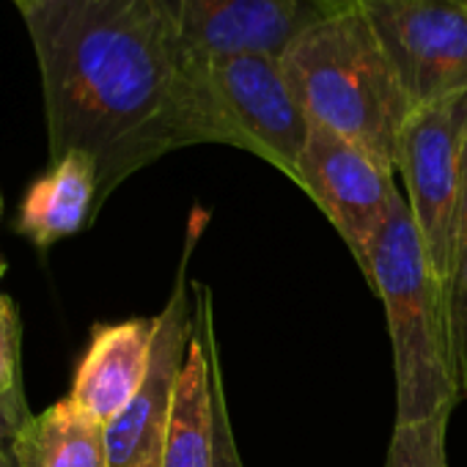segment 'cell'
Masks as SVG:
<instances>
[{"label":"cell","instance_id":"1","mask_svg":"<svg viewBox=\"0 0 467 467\" xmlns=\"http://www.w3.org/2000/svg\"><path fill=\"white\" fill-rule=\"evenodd\" d=\"M42 78L50 162L94 160L97 214L160 157L198 146L195 56L157 0H12Z\"/></svg>","mask_w":467,"mask_h":467},{"label":"cell","instance_id":"4","mask_svg":"<svg viewBox=\"0 0 467 467\" xmlns=\"http://www.w3.org/2000/svg\"><path fill=\"white\" fill-rule=\"evenodd\" d=\"M192 83L203 143L251 151L297 182L311 119L289 83L281 56H195Z\"/></svg>","mask_w":467,"mask_h":467},{"label":"cell","instance_id":"19","mask_svg":"<svg viewBox=\"0 0 467 467\" xmlns=\"http://www.w3.org/2000/svg\"><path fill=\"white\" fill-rule=\"evenodd\" d=\"M0 467H15L12 453H9V448H4V445H0Z\"/></svg>","mask_w":467,"mask_h":467},{"label":"cell","instance_id":"8","mask_svg":"<svg viewBox=\"0 0 467 467\" xmlns=\"http://www.w3.org/2000/svg\"><path fill=\"white\" fill-rule=\"evenodd\" d=\"M393 176L396 168L385 165L366 149L311 124L295 184H300L327 214L355 262L363 267L368 243L401 198Z\"/></svg>","mask_w":467,"mask_h":467},{"label":"cell","instance_id":"17","mask_svg":"<svg viewBox=\"0 0 467 467\" xmlns=\"http://www.w3.org/2000/svg\"><path fill=\"white\" fill-rule=\"evenodd\" d=\"M212 467H245L237 451V440H234L231 418H228L220 355L214 358V464Z\"/></svg>","mask_w":467,"mask_h":467},{"label":"cell","instance_id":"13","mask_svg":"<svg viewBox=\"0 0 467 467\" xmlns=\"http://www.w3.org/2000/svg\"><path fill=\"white\" fill-rule=\"evenodd\" d=\"M15 467H110L105 423L69 396L28 415L9 442Z\"/></svg>","mask_w":467,"mask_h":467},{"label":"cell","instance_id":"16","mask_svg":"<svg viewBox=\"0 0 467 467\" xmlns=\"http://www.w3.org/2000/svg\"><path fill=\"white\" fill-rule=\"evenodd\" d=\"M451 410H440L431 418L415 423H396L388 445L385 467H448L445 431Z\"/></svg>","mask_w":467,"mask_h":467},{"label":"cell","instance_id":"12","mask_svg":"<svg viewBox=\"0 0 467 467\" xmlns=\"http://www.w3.org/2000/svg\"><path fill=\"white\" fill-rule=\"evenodd\" d=\"M99 179L91 157L72 151L56 162L28 187L17 231L39 245L50 248L53 243L83 231L97 217Z\"/></svg>","mask_w":467,"mask_h":467},{"label":"cell","instance_id":"10","mask_svg":"<svg viewBox=\"0 0 467 467\" xmlns=\"http://www.w3.org/2000/svg\"><path fill=\"white\" fill-rule=\"evenodd\" d=\"M214 325L212 295L198 286L192 338L171 410L157 467H212L214 464Z\"/></svg>","mask_w":467,"mask_h":467},{"label":"cell","instance_id":"9","mask_svg":"<svg viewBox=\"0 0 467 467\" xmlns=\"http://www.w3.org/2000/svg\"><path fill=\"white\" fill-rule=\"evenodd\" d=\"M192 56H284L319 17L311 0H157Z\"/></svg>","mask_w":467,"mask_h":467},{"label":"cell","instance_id":"20","mask_svg":"<svg viewBox=\"0 0 467 467\" xmlns=\"http://www.w3.org/2000/svg\"><path fill=\"white\" fill-rule=\"evenodd\" d=\"M0 212H4V198H0ZM0 265H4V259H0Z\"/></svg>","mask_w":467,"mask_h":467},{"label":"cell","instance_id":"7","mask_svg":"<svg viewBox=\"0 0 467 467\" xmlns=\"http://www.w3.org/2000/svg\"><path fill=\"white\" fill-rule=\"evenodd\" d=\"M198 234L201 225L198 220H192L190 237L184 243V254L176 270L173 292L165 308L157 314L149 371L132 401L105 426L110 467H157L160 462V451L165 442L171 410L176 401L179 379L192 338V314L187 306V262L192 256Z\"/></svg>","mask_w":467,"mask_h":467},{"label":"cell","instance_id":"11","mask_svg":"<svg viewBox=\"0 0 467 467\" xmlns=\"http://www.w3.org/2000/svg\"><path fill=\"white\" fill-rule=\"evenodd\" d=\"M157 317L97 325L75 371L69 399L99 423H110L138 393L154 347Z\"/></svg>","mask_w":467,"mask_h":467},{"label":"cell","instance_id":"2","mask_svg":"<svg viewBox=\"0 0 467 467\" xmlns=\"http://www.w3.org/2000/svg\"><path fill=\"white\" fill-rule=\"evenodd\" d=\"M281 61L311 124L396 168L412 102L363 9L319 17L284 50Z\"/></svg>","mask_w":467,"mask_h":467},{"label":"cell","instance_id":"18","mask_svg":"<svg viewBox=\"0 0 467 467\" xmlns=\"http://www.w3.org/2000/svg\"><path fill=\"white\" fill-rule=\"evenodd\" d=\"M311 4L322 15H336V12H349V9H366L371 4H379V0H311Z\"/></svg>","mask_w":467,"mask_h":467},{"label":"cell","instance_id":"3","mask_svg":"<svg viewBox=\"0 0 467 467\" xmlns=\"http://www.w3.org/2000/svg\"><path fill=\"white\" fill-rule=\"evenodd\" d=\"M385 306L393 374L396 423H415L453 410L462 396L453 374L445 286L437 278L407 198H399L366 248L363 267Z\"/></svg>","mask_w":467,"mask_h":467},{"label":"cell","instance_id":"15","mask_svg":"<svg viewBox=\"0 0 467 467\" xmlns=\"http://www.w3.org/2000/svg\"><path fill=\"white\" fill-rule=\"evenodd\" d=\"M26 418L28 410L23 401L20 379V314L17 306L0 292V445L6 440L12 442Z\"/></svg>","mask_w":467,"mask_h":467},{"label":"cell","instance_id":"5","mask_svg":"<svg viewBox=\"0 0 467 467\" xmlns=\"http://www.w3.org/2000/svg\"><path fill=\"white\" fill-rule=\"evenodd\" d=\"M467 140V91L415 105L404 121L396 171L420 231L426 256L445 286L453 243V214Z\"/></svg>","mask_w":467,"mask_h":467},{"label":"cell","instance_id":"6","mask_svg":"<svg viewBox=\"0 0 467 467\" xmlns=\"http://www.w3.org/2000/svg\"><path fill=\"white\" fill-rule=\"evenodd\" d=\"M363 12L412 108L467 91V0H379Z\"/></svg>","mask_w":467,"mask_h":467},{"label":"cell","instance_id":"14","mask_svg":"<svg viewBox=\"0 0 467 467\" xmlns=\"http://www.w3.org/2000/svg\"><path fill=\"white\" fill-rule=\"evenodd\" d=\"M445 306H448L453 374H456L459 396L467 399V140H464V151H462L451 265H448V278H445Z\"/></svg>","mask_w":467,"mask_h":467},{"label":"cell","instance_id":"21","mask_svg":"<svg viewBox=\"0 0 467 467\" xmlns=\"http://www.w3.org/2000/svg\"><path fill=\"white\" fill-rule=\"evenodd\" d=\"M0 270H6V265H0Z\"/></svg>","mask_w":467,"mask_h":467}]
</instances>
